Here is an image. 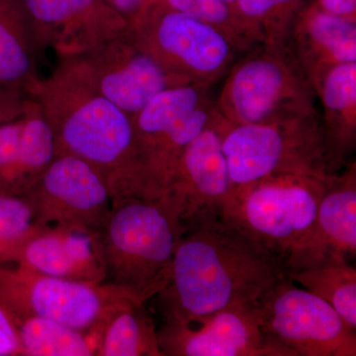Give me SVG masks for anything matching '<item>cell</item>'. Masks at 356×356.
Segmentation results:
<instances>
[{
	"label": "cell",
	"mask_w": 356,
	"mask_h": 356,
	"mask_svg": "<svg viewBox=\"0 0 356 356\" xmlns=\"http://www.w3.org/2000/svg\"><path fill=\"white\" fill-rule=\"evenodd\" d=\"M283 274L282 259L222 217L201 220L178 241L168 283L156 295L161 316L197 324L226 309L254 307Z\"/></svg>",
	"instance_id": "1"
},
{
	"label": "cell",
	"mask_w": 356,
	"mask_h": 356,
	"mask_svg": "<svg viewBox=\"0 0 356 356\" xmlns=\"http://www.w3.org/2000/svg\"><path fill=\"white\" fill-rule=\"evenodd\" d=\"M30 97L51 125L56 156H76L95 168L113 208L131 199H145L128 114L95 92L62 58L48 79H40Z\"/></svg>",
	"instance_id": "2"
},
{
	"label": "cell",
	"mask_w": 356,
	"mask_h": 356,
	"mask_svg": "<svg viewBox=\"0 0 356 356\" xmlns=\"http://www.w3.org/2000/svg\"><path fill=\"white\" fill-rule=\"evenodd\" d=\"M184 232L161 199H131L116 206L102 233L106 282L147 302L165 288Z\"/></svg>",
	"instance_id": "3"
},
{
	"label": "cell",
	"mask_w": 356,
	"mask_h": 356,
	"mask_svg": "<svg viewBox=\"0 0 356 356\" xmlns=\"http://www.w3.org/2000/svg\"><path fill=\"white\" fill-rule=\"evenodd\" d=\"M331 177L276 175L236 187L222 218L284 264L310 233Z\"/></svg>",
	"instance_id": "4"
},
{
	"label": "cell",
	"mask_w": 356,
	"mask_h": 356,
	"mask_svg": "<svg viewBox=\"0 0 356 356\" xmlns=\"http://www.w3.org/2000/svg\"><path fill=\"white\" fill-rule=\"evenodd\" d=\"M313 83L283 42H266L236 65L218 100L229 124H269L313 114Z\"/></svg>",
	"instance_id": "5"
},
{
	"label": "cell",
	"mask_w": 356,
	"mask_h": 356,
	"mask_svg": "<svg viewBox=\"0 0 356 356\" xmlns=\"http://www.w3.org/2000/svg\"><path fill=\"white\" fill-rule=\"evenodd\" d=\"M222 151L233 189L276 175L331 177L324 127L313 114L269 124H229Z\"/></svg>",
	"instance_id": "6"
},
{
	"label": "cell",
	"mask_w": 356,
	"mask_h": 356,
	"mask_svg": "<svg viewBox=\"0 0 356 356\" xmlns=\"http://www.w3.org/2000/svg\"><path fill=\"white\" fill-rule=\"evenodd\" d=\"M0 299L14 321H55L88 334L95 350L98 334L110 316L130 300H140L112 283L63 280L17 264H0Z\"/></svg>",
	"instance_id": "7"
},
{
	"label": "cell",
	"mask_w": 356,
	"mask_h": 356,
	"mask_svg": "<svg viewBox=\"0 0 356 356\" xmlns=\"http://www.w3.org/2000/svg\"><path fill=\"white\" fill-rule=\"evenodd\" d=\"M127 31L165 69L189 83L209 84L233 58L235 44L225 33L163 0H149Z\"/></svg>",
	"instance_id": "8"
},
{
	"label": "cell",
	"mask_w": 356,
	"mask_h": 356,
	"mask_svg": "<svg viewBox=\"0 0 356 356\" xmlns=\"http://www.w3.org/2000/svg\"><path fill=\"white\" fill-rule=\"evenodd\" d=\"M262 332L293 356H355L356 331L327 302L283 274L254 306Z\"/></svg>",
	"instance_id": "9"
},
{
	"label": "cell",
	"mask_w": 356,
	"mask_h": 356,
	"mask_svg": "<svg viewBox=\"0 0 356 356\" xmlns=\"http://www.w3.org/2000/svg\"><path fill=\"white\" fill-rule=\"evenodd\" d=\"M60 58L95 92L130 117L161 91L192 83L165 69L138 46L127 30L86 53Z\"/></svg>",
	"instance_id": "10"
},
{
	"label": "cell",
	"mask_w": 356,
	"mask_h": 356,
	"mask_svg": "<svg viewBox=\"0 0 356 356\" xmlns=\"http://www.w3.org/2000/svg\"><path fill=\"white\" fill-rule=\"evenodd\" d=\"M35 222L44 228L102 234L113 211L105 182L95 168L70 154L57 156L26 195Z\"/></svg>",
	"instance_id": "11"
},
{
	"label": "cell",
	"mask_w": 356,
	"mask_h": 356,
	"mask_svg": "<svg viewBox=\"0 0 356 356\" xmlns=\"http://www.w3.org/2000/svg\"><path fill=\"white\" fill-rule=\"evenodd\" d=\"M226 120L214 118L181 154L172 182L161 200L168 204L185 229L201 220L222 217L233 191L228 163L222 151Z\"/></svg>",
	"instance_id": "12"
},
{
	"label": "cell",
	"mask_w": 356,
	"mask_h": 356,
	"mask_svg": "<svg viewBox=\"0 0 356 356\" xmlns=\"http://www.w3.org/2000/svg\"><path fill=\"white\" fill-rule=\"evenodd\" d=\"M158 339L163 356H293L264 334L254 307L226 309L197 324L163 318Z\"/></svg>",
	"instance_id": "13"
},
{
	"label": "cell",
	"mask_w": 356,
	"mask_h": 356,
	"mask_svg": "<svg viewBox=\"0 0 356 356\" xmlns=\"http://www.w3.org/2000/svg\"><path fill=\"white\" fill-rule=\"evenodd\" d=\"M40 51L58 57L92 50L127 30L128 21L103 0H23Z\"/></svg>",
	"instance_id": "14"
},
{
	"label": "cell",
	"mask_w": 356,
	"mask_h": 356,
	"mask_svg": "<svg viewBox=\"0 0 356 356\" xmlns=\"http://www.w3.org/2000/svg\"><path fill=\"white\" fill-rule=\"evenodd\" d=\"M356 257V168L346 166L332 175L310 233L288 255L284 271L296 273L329 264L351 262Z\"/></svg>",
	"instance_id": "15"
},
{
	"label": "cell",
	"mask_w": 356,
	"mask_h": 356,
	"mask_svg": "<svg viewBox=\"0 0 356 356\" xmlns=\"http://www.w3.org/2000/svg\"><path fill=\"white\" fill-rule=\"evenodd\" d=\"M13 264L37 273L89 284L106 282L102 234L41 227Z\"/></svg>",
	"instance_id": "16"
},
{
	"label": "cell",
	"mask_w": 356,
	"mask_h": 356,
	"mask_svg": "<svg viewBox=\"0 0 356 356\" xmlns=\"http://www.w3.org/2000/svg\"><path fill=\"white\" fill-rule=\"evenodd\" d=\"M314 74L312 83L320 88L325 111L323 127L330 172L337 175L355 149L356 62L327 65Z\"/></svg>",
	"instance_id": "17"
},
{
	"label": "cell",
	"mask_w": 356,
	"mask_h": 356,
	"mask_svg": "<svg viewBox=\"0 0 356 356\" xmlns=\"http://www.w3.org/2000/svg\"><path fill=\"white\" fill-rule=\"evenodd\" d=\"M40 53L23 0H0V88L31 95Z\"/></svg>",
	"instance_id": "18"
},
{
	"label": "cell",
	"mask_w": 356,
	"mask_h": 356,
	"mask_svg": "<svg viewBox=\"0 0 356 356\" xmlns=\"http://www.w3.org/2000/svg\"><path fill=\"white\" fill-rule=\"evenodd\" d=\"M22 137L13 166L0 177V192L24 196L56 158L55 135L38 103L28 97Z\"/></svg>",
	"instance_id": "19"
},
{
	"label": "cell",
	"mask_w": 356,
	"mask_h": 356,
	"mask_svg": "<svg viewBox=\"0 0 356 356\" xmlns=\"http://www.w3.org/2000/svg\"><path fill=\"white\" fill-rule=\"evenodd\" d=\"M302 48L309 47L318 63L314 72L327 65L356 62L355 21L332 15L314 3L303 8L294 24Z\"/></svg>",
	"instance_id": "20"
},
{
	"label": "cell",
	"mask_w": 356,
	"mask_h": 356,
	"mask_svg": "<svg viewBox=\"0 0 356 356\" xmlns=\"http://www.w3.org/2000/svg\"><path fill=\"white\" fill-rule=\"evenodd\" d=\"M145 304L130 300L110 316L98 334L96 355L163 356L158 329Z\"/></svg>",
	"instance_id": "21"
},
{
	"label": "cell",
	"mask_w": 356,
	"mask_h": 356,
	"mask_svg": "<svg viewBox=\"0 0 356 356\" xmlns=\"http://www.w3.org/2000/svg\"><path fill=\"white\" fill-rule=\"evenodd\" d=\"M285 276L312 294L325 300L356 331V267L339 262L304 269L284 271Z\"/></svg>",
	"instance_id": "22"
},
{
	"label": "cell",
	"mask_w": 356,
	"mask_h": 356,
	"mask_svg": "<svg viewBox=\"0 0 356 356\" xmlns=\"http://www.w3.org/2000/svg\"><path fill=\"white\" fill-rule=\"evenodd\" d=\"M23 356H93L90 337L55 321L25 317L15 321Z\"/></svg>",
	"instance_id": "23"
},
{
	"label": "cell",
	"mask_w": 356,
	"mask_h": 356,
	"mask_svg": "<svg viewBox=\"0 0 356 356\" xmlns=\"http://www.w3.org/2000/svg\"><path fill=\"white\" fill-rule=\"evenodd\" d=\"M40 228L27 199L0 192V264H13Z\"/></svg>",
	"instance_id": "24"
},
{
	"label": "cell",
	"mask_w": 356,
	"mask_h": 356,
	"mask_svg": "<svg viewBox=\"0 0 356 356\" xmlns=\"http://www.w3.org/2000/svg\"><path fill=\"white\" fill-rule=\"evenodd\" d=\"M250 36L257 32H286L303 10L302 0H236L234 6Z\"/></svg>",
	"instance_id": "25"
},
{
	"label": "cell",
	"mask_w": 356,
	"mask_h": 356,
	"mask_svg": "<svg viewBox=\"0 0 356 356\" xmlns=\"http://www.w3.org/2000/svg\"><path fill=\"white\" fill-rule=\"evenodd\" d=\"M168 6L214 26L228 36L234 44L252 37L234 7L226 0H163Z\"/></svg>",
	"instance_id": "26"
},
{
	"label": "cell",
	"mask_w": 356,
	"mask_h": 356,
	"mask_svg": "<svg viewBox=\"0 0 356 356\" xmlns=\"http://www.w3.org/2000/svg\"><path fill=\"white\" fill-rule=\"evenodd\" d=\"M23 112L17 118L0 125V177L13 166L22 137Z\"/></svg>",
	"instance_id": "27"
},
{
	"label": "cell",
	"mask_w": 356,
	"mask_h": 356,
	"mask_svg": "<svg viewBox=\"0 0 356 356\" xmlns=\"http://www.w3.org/2000/svg\"><path fill=\"white\" fill-rule=\"evenodd\" d=\"M21 346L13 316L0 299V356H20Z\"/></svg>",
	"instance_id": "28"
},
{
	"label": "cell",
	"mask_w": 356,
	"mask_h": 356,
	"mask_svg": "<svg viewBox=\"0 0 356 356\" xmlns=\"http://www.w3.org/2000/svg\"><path fill=\"white\" fill-rule=\"evenodd\" d=\"M22 93L0 88V125L22 114L27 98Z\"/></svg>",
	"instance_id": "29"
},
{
	"label": "cell",
	"mask_w": 356,
	"mask_h": 356,
	"mask_svg": "<svg viewBox=\"0 0 356 356\" xmlns=\"http://www.w3.org/2000/svg\"><path fill=\"white\" fill-rule=\"evenodd\" d=\"M316 4L325 13L355 21L356 0H317Z\"/></svg>",
	"instance_id": "30"
},
{
	"label": "cell",
	"mask_w": 356,
	"mask_h": 356,
	"mask_svg": "<svg viewBox=\"0 0 356 356\" xmlns=\"http://www.w3.org/2000/svg\"><path fill=\"white\" fill-rule=\"evenodd\" d=\"M103 1L130 23L142 11L149 0H103Z\"/></svg>",
	"instance_id": "31"
},
{
	"label": "cell",
	"mask_w": 356,
	"mask_h": 356,
	"mask_svg": "<svg viewBox=\"0 0 356 356\" xmlns=\"http://www.w3.org/2000/svg\"><path fill=\"white\" fill-rule=\"evenodd\" d=\"M226 1L228 2L229 4H231V6L233 7L235 6L236 0H226Z\"/></svg>",
	"instance_id": "32"
}]
</instances>
